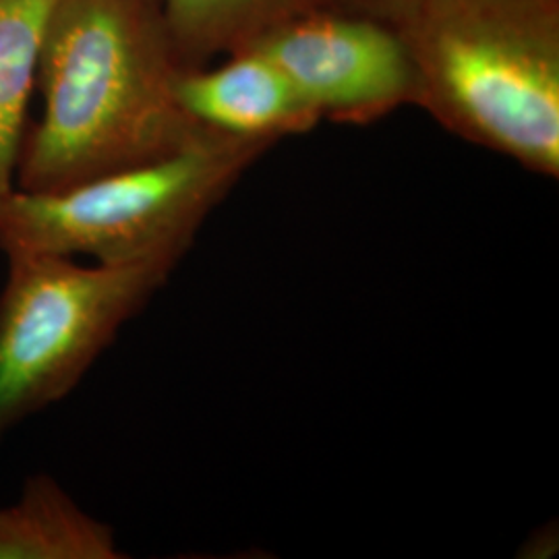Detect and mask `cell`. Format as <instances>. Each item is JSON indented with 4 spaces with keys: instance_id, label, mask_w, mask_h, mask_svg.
Returning a JSON list of instances; mask_svg holds the SVG:
<instances>
[{
    "instance_id": "6da1fadb",
    "label": "cell",
    "mask_w": 559,
    "mask_h": 559,
    "mask_svg": "<svg viewBox=\"0 0 559 559\" xmlns=\"http://www.w3.org/2000/svg\"><path fill=\"white\" fill-rule=\"evenodd\" d=\"M187 71L162 0H59L41 44L40 119L15 187L62 191L173 156L207 129L180 104Z\"/></svg>"
},
{
    "instance_id": "7a4b0ae2",
    "label": "cell",
    "mask_w": 559,
    "mask_h": 559,
    "mask_svg": "<svg viewBox=\"0 0 559 559\" xmlns=\"http://www.w3.org/2000/svg\"><path fill=\"white\" fill-rule=\"evenodd\" d=\"M431 119L559 177V0H423L396 27Z\"/></svg>"
},
{
    "instance_id": "3957f363",
    "label": "cell",
    "mask_w": 559,
    "mask_h": 559,
    "mask_svg": "<svg viewBox=\"0 0 559 559\" xmlns=\"http://www.w3.org/2000/svg\"><path fill=\"white\" fill-rule=\"evenodd\" d=\"M276 143L205 131L177 154L62 191L0 195V253L104 265L180 261L203 222Z\"/></svg>"
},
{
    "instance_id": "277c9868",
    "label": "cell",
    "mask_w": 559,
    "mask_h": 559,
    "mask_svg": "<svg viewBox=\"0 0 559 559\" xmlns=\"http://www.w3.org/2000/svg\"><path fill=\"white\" fill-rule=\"evenodd\" d=\"M0 290V443L69 396L179 261L83 265L52 253L4 255Z\"/></svg>"
},
{
    "instance_id": "5b68a950",
    "label": "cell",
    "mask_w": 559,
    "mask_h": 559,
    "mask_svg": "<svg viewBox=\"0 0 559 559\" xmlns=\"http://www.w3.org/2000/svg\"><path fill=\"white\" fill-rule=\"evenodd\" d=\"M247 50L274 60L321 120L367 127L417 100L406 41L371 17L321 7L280 23Z\"/></svg>"
},
{
    "instance_id": "8992f818",
    "label": "cell",
    "mask_w": 559,
    "mask_h": 559,
    "mask_svg": "<svg viewBox=\"0 0 559 559\" xmlns=\"http://www.w3.org/2000/svg\"><path fill=\"white\" fill-rule=\"evenodd\" d=\"M179 100L210 131L278 143L321 122L316 108L278 64L258 50L224 57L218 67L182 71Z\"/></svg>"
},
{
    "instance_id": "52a82bcc",
    "label": "cell",
    "mask_w": 559,
    "mask_h": 559,
    "mask_svg": "<svg viewBox=\"0 0 559 559\" xmlns=\"http://www.w3.org/2000/svg\"><path fill=\"white\" fill-rule=\"evenodd\" d=\"M119 558L115 531L50 475H32L17 500L0 508V559Z\"/></svg>"
},
{
    "instance_id": "ba28073f",
    "label": "cell",
    "mask_w": 559,
    "mask_h": 559,
    "mask_svg": "<svg viewBox=\"0 0 559 559\" xmlns=\"http://www.w3.org/2000/svg\"><path fill=\"white\" fill-rule=\"evenodd\" d=\"M325 7L323 0H162V13L182 67L247 50L280 23Z\"/></svg>"
},
{
    "instance_id": "9c48e42d",
    "label": "cell",
    "mask_w": 559,
    "mask_h": 559,
    "mask_svg": "<svg viewBox=\"0 0 559 559\" xmlns=\"http://www.w3.org/2000/svg\"><path fill=\"white\" fill-rule=\"evenodd\" d=\"M59 0H0V195L15 187L41 44Z\"/></svg>"
},
{
    "instance_id": "30bf717a",
    "label": "cell",
    "mask_w": 559,
    "mask_h": 559,
    "mask_svg": "<svg viewBox=\"0 0 559 559\" xmlns=\"http://www.w3.org/2000/svg\"><path fill=\"white\" fill-rule=\"evenodd\" d=\"M420 2L423 0H323L328 9L371 17L392 27L402 25Z\"/></svg>"
}]
</instances>
